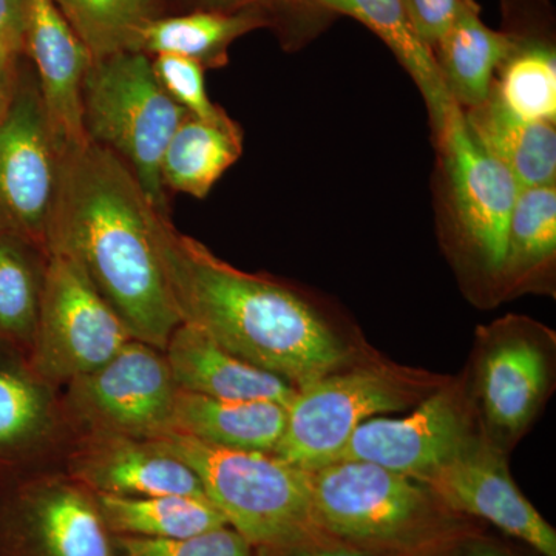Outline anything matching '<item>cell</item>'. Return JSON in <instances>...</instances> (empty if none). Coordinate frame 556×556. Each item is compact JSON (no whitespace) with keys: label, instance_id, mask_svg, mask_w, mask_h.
<instances>
[{"label":"cell","instance_id":"obj_33","mask_svg":"<svg viewBox=\"0 0 556 556\" xmlns=\"http://www.w3.org/2000/svg\"><path fill=\"white\" fill-rule=\"evenodd\" d=\"M25 0H0V67L13 68L24 50Z\"/></svg>","mask_w":556,"mask_h":556},{"label":"cell","instance_id":"obj_26","mask_svg":"<svg viewBox=\"0 0 556 556\" xmlns=\"http://www.w3.org/2000/svg\"><path fill=\"white\" fill-rule=\"evenodd\" d=\"M112 535L188 538L228 526L206 496L94 495Z\"/></svg>","mask_w":556,"mask_h":556},{"label":"cell","instance_id":"obj_12","mask_svg":"<svg viewBox=\"0 0 556 556\" xmlns=\"http://www.w3.org/2000/svg\"><path fill=\"white\" fill-rule=\"evenodd\" d=\"M481 434L466 380L448 379L407 416L365 420L332 464L361 460L422 482Z\"/></svg>","mask_w":556,"mask_h":556},{"label":"cell","instance_id":"obj_31","mask_svg":"<svg viewBox=\"0 0 556 556\" xmlns=\"http://www.w3.org/2000/svg\"><path fill=\"white\" fill-rule=\"evenodd\" d=\"M153 73L164 91L195 118L215 121L228 115L208 100L204 67L178 54H156Z\"/></svg>","mask_w":556,"mask_h":556},{"label":"cell","instance_id":"obj_5","mask_svg":"<svg viewBox=\"0 0 556 556\" xmlns=\"http://www.w3.org/2000/svg\"><path fill=\"white\" fill-rule=\"evenodd\" d=\"M448 382L393 364L350 365L298 388L273 455L305 471L331 466L365 420L415 408Z\"/></svg>","mask_w":556,"mask_h":556},{"label":"cell","instance_id":"obj_16","mask_svg":"<svg viewBox=\"0 0 556 556\" xmlns=\"http://www.w3.org/2000/svg\"><path fill=\"white\" fill-rule=\"evenodd\" d=\"M24 49L39 76V98L60 153L89 141L84 127V80L89 50L53 0H25Z\"/></svg>","mask_w":556,"mask_h":556},{"label":"cell","instance_id":"obj_9","mask_svg":"<svg viewBox=\"0 0 556 556\" xmlns=\"http://www.w3.org/2000/svg\"><path fill=\"white\" fill-rule=\"evenodd\" d=\"M61 394L73 437L155 441L172 430L178 388L163 351L131 339L108 364L72 380Z\"/></svg>","mask_w":556,"mask_h":556},{"label":"cell","instance_id":"obj_18","mask_svg":"<svg viewBox=\"0 0 556 556\" xmlns=\"http://www.w3.org/2000/svg\"><path fill=\"white\" fill-rule=\"evenodd\" d=\"M178 390L228 401H269L288 407L298 388L219 346L190 324H179L164 348Z\"/></svg>","mask_w":556,"mask_h":556},{"label":"cell","instance_id":"obj_32","mask_svg":"<svg viewBox=\"0 0 556 556\" xmlns=\"http://www.w3.org/2000/svg\"><path fill=\"white\" fill-rule=\"evenodd\" d=\"M416 35L431 50L452 27L463 0H402Z\"/></svg>","mask_w":556,"mask_h":556},{"label":"cell","instance_id":"obj_8","mask_svg":"<svg viewBox=\"0 0 556 556\" xmlns=\"http://www.w3.org/2000/svg\"><path fill=\"white\" fill-rule=\"evenodd\" d=\"M131 340L115 311L73 260L47 252L38 325L27 361L51 386H68L108 364Z\"/></svg>","mask_w":556,"mask_h":556},{"label":"cell","instance_id":"obj_2","mask_svg":"<svg viewBox=\"0 0 556 556\" xmlns=\"http://www.w3.org/2000/svg\"><path fill=\"white\" fill-rule=\"evenodd\" d=\"M152 207L129 167L89 138L61 155L46 254L73 260L131 339L164 351L181 320L153 247Z\"/></svg>","mask_w":556,"mask_h":556},{"label":"cell","instance_id":"obj_3","mask_svg":"<svg viewBox=\"0 0 556 556\" xmlns=\"http://www.w3.org/2000/svg\"><path fill=\"white\" fill-rule=\"evenodd\" d=\"M311 473L314 514L332 540L375 556H434L477 532L424 482L345 460Z\"/></svg>","mask_w":556,"mask_h":556},{"label":"cell","instance_id":"obj_24","mask_svg":"<svg viewBox=\"0 0 556 556\" xmlns=\"http://www.w3.org/2000/svg\"><path fill=\"white\" fill-rule=\"evenodd\" d=\"M243 152V134L229 115L215 121L188 115L172 135L163 161L161 181L164 189L206 199Z\"/></svg>","mask_w":556,"mask_h":556},{"label":"cell","instance_id":"obj_29","mask_svg":"<svg viewBox=\"0 0 556 556\" xmlns=\"http://www.w3.org/2000/svg\"><path fill=\"white\" fill-rule=\"evenodd\" d=\"M89 50L91 60L135 51L146 25L156 20L159 0H53Z\"/></svg>","mask_w":556,"mask_h":556},{"label":"cell","instance_id":"obj_1","mask_svg":"<svg viewBox=\"0 0 556 556\" xmlns=\"http://www.w3.org/2000/svg\"><path fill=\"white\" fill-rule=\"evenodd\" d=\"M150 233L181 324L302 388L353 365V350L308 299L223 262L150 208Z\"/></svg>","mask_w":556,"mask_h":556},{"label":"cell","instance_id":"obj_34","mask_svg":"<svg viewBox=\"0 0 556 556\" xmlns=\"http://www.w3.org/2000/svg\"><path fill=\"white\" fill-rule=\"evenodd\" d=\"M255 556H375L325 536L292 546L255 548Z\"/></svg>","mask_w":556,"mask_h":556},{"label":"cell","instance_id":"obj_19","mask_svg":"<svg viewBox=\"0 0 556 556\" xmlns=\"http://www.w3.org/2000/svg\"><path fill=\"white\" fill-rule=\"evenodd\" d=\"M287 426V407L269 401H228L178 390L172 430L237 452L273 453Z\"/></svg>","mask_w":556,"mask_h":556},{"label":"cell","instance_id":"obj_23","mask_svg":"<svg viewBox=\"0 0 556 556\" xmlns=\"http://www.w3.org/2000/svg\"><path fill=\"white\" fill-rule=\"evenodd\" d=\"M556 260V182L519 189L497 285L503 295L540 291Z\"/></svg>","mask_w":556,"mask_h":556},{"label":"cell","instance_id":"obj_36","mask_svg":"<svg viewBox=\"0 0 556 556\" xmlns=\"http://www.w3.org/2000/svg\"><path fill=\"white\" fill-rule=\"evenodd\" d=\"M195 2L212 11H240L266 9L270 0H195Z\"/></svg>","mask_w":556,"mask_h":556},{"label":"cell","instance_id":"obj_10","mask_svg":"<svg viewBox=\"0 0 556 556\" xmlns=\"http://www.w3.org/2000/svg\"><path fill=\"white\" fill-rule=\"evenodd\" d=\"M0 556H115L89 489L38 468L0 481Z\"/></svg>","mask_w":556,"mask_h":556},{"label":"cell","instance_id":"obj_38","mask_svg":"<svg viewBox=\"0 0 556 556\" xmlns=\"http://www.w3.org/2000/svg\"><path fill=\"white\" fill-rule=\"evenodd\" d=\"M273 2V0H270ZM276 2H283V3H311V0H276Z\"/></svg>","mask_w":556,"mask_h":556},{"label":"cell","instance_id":"obj_22","mask_svg":"<svg viewBox=\"0 0 556 556\" xmlns=\"http://www.w3.org/2000/svg\"><path fill=\"white\" fill-rule=\"evenodd\" d=\"M311 3L354 17L387 43L415 80L426 101L434 137H441L456 104L442 83L433 50L416 35L402 0H311Z\"/></svg>","mask_w":556,"mask_h":556},{"label":"cell","instance_id":"obj_37","mask_svg":"<svg viewBox=\"0 0 556 556\" xmlns=\"http://www.w3.org/2000/svg\"><path fill=\"white\" fill-rule=\"evenodd\" d=\"M11 101H13V90H11L10 72L0 67V121L5 116Z\"/></svg>","mask_w":556,"mask_h":556},{"label":"cell","instance_id":"obj_35","mask_svg":"<svg viewBox=\"0 0 556 556\" xmlns=\"http://www.w3.org/2000/svg\"><path fill=\"white\" fill-rule=\"evenodd\" d=\"M434 556H519L510 548L501 546L489 538L473 532L470 535L460 538L452 546Z\"/></svg>","mask_w":556,"mask_h":556},{"label":"cell","instance_id":"obj_25","mask_svg":"<svg viewBox=\"0 0 556 556\" xmlns=\"http://www.w3.org/2000/svg\"><path fill=\"white\" fill-rule=\"evenodd\" d=\"M265 9L240 11L203 10L185 16L156 17L139 35L135 51L178 54L203 65L218 68L228 64V50L233 40L268 24Z\"/></svg>","mask_w":556,"mask_h":556},{"label":"cell","instance_id":"obj_11","mask_svg":"<svg viewBox=\"0 0 556 556\" xmlns=\"http://www.w3.org/2000/svg\"><path fill=\"white\" fill-rule=\"evenodd\" d=\"M444 167L452 230L464 257L497 283L519 185L468 130L455 105L437 139Z\"/></svg>","mask_w":556,"mask_h":556},{"label":"cell","instance_id":"obj_17","mask_svg":"<svg viewBox=\"0 0 556 556\" xmlns=\"http://www.w3.org/2000/svg\"><path fill=\"white\" fill-rule=\"evenodd\" d=\"M70 439L58 388L0 345V481L46 467Z\"/></svg>","mask_w":556,"mask_h":556},{"label":"cell","instance_id":"obj_7","mask_svg":"<svg viewBox=\"0 0 556 556\" xmlns=\"http://www.w3.org/2000/svg\"><path fill=\"white\" fill-rule=\"evenodd\" d=\"M554 375L555 336L544 325L507 316L478 329L468 394L490 444L515 447L551 396Z\"/></svg>","mask_w":556,"mask_h":556},{"label":"cell","instance_id":"obj_6","mask_svg":"<svg viewBox=\"0 0 556 556\" xmlns=\"http://www.w3.org/2000/svg\"><path fill=\"white\" fill-rule=\"evenodd\" d=\"M84 127L135 175L156 211L166 214L161 161L172 135L189 115L153 73L141 51H121L91 61L83 91Z\"/></svg>","mask_w":556,"mask_h":556},{"label":"cell","instance_id":"obj_4","mask_svg":"<svg viewBox=\"0 0 556 556\" xmlns=\"http://www.w3.org/2000/svg\"><path fill=\"white\" fill-rule=\"evenodd\" d=\"M153 442L195 471L204 495L252 547H285L328 536L314 514L309 471L273 453L212 447L177 431Z\"/></svg>","mask_w":556,"mask_h":556},{"label":"cell","instance_id":"obj_30","mask_svg":"<svg viewBox=\"0 0 556 556\" xmlns=\"http://www.w3.org/2000/svg\"><path fill=\"white\" fill-rule=\"evenodd\" d=\"M115 556H255V548L232 527L188 538L113 535Z\"/></svg>","mask_w":556,"mask_h":556},{"label":"cell","instance_id":"obj_15","mask_svg":"<svg viewBox=\"0 0 556 556\" xmlns=\"http://www.w3.org/2000/svg\"><path fill=\"white\" fill-rule=\"evenodd\" d=\"M62 471L94 495L206 496L188 464L142 439L73 437L64 450Z\"/></svg>","mask_w":556,"mask_h":556},{"label":"cell","instance_id":"obj_13","mask_svg":"<svg viewBox=\"0 0 556 556\" xmlns=\"http://www.w3.org/2000/svg\"><path fill=\"white\" fill-rule=\"evenodd\" d=\"M61 153L33 90L14 94L0 121V229L46 255Z\"/></svg>","mask_w":556,"mask_h":556},{"label":"cell","instance_id":"obj_28","mask_svg":"<svg viewBox=\"0 0 556 556\" xmlns=\"http://www.w3.org/2000/svg\"><path fill=\"white\" fill-rule=\"evenodd\" d=\"M38 249L0 229V345L27 357L38 325L43 263ZM42 254V252H40Z\"/></svg>","mask_w":556,"mask_h":556},{"label":"cell","instance_id":"obj_21","mask_svg":"<svg viewBox=\"0 0 556 556\" xmlns=\"http://www.w3.org/2000/svg\"><path fill=\"white\" fill-rule=\"evenodd\" d=\"M508 49L507 33L486 27L477 0H463L452 27L433 47L442 83L457 108L473 109L489 98Z\"/></svg>","mask_w":556,"mask_h":556},{"label":"cell","instance_id":"obj_14","mask_svg":"<svg viewBox=\"0 0 556 556\" xmlns=\"http://www.w3.org/2000/svg\"><path fill=\"white\" fill-rule=\"evenodd\" d=\"M506 455L481 434L422 482L456 514L484 519L536 554L556 556L555 529L515 484Z\"/></svg>","mask_w":556,"mask_h":556},{"label":"cell","instance_id":"obj_20","mask_svg":"<svg viewBox=\"0 0 556 556\" xmlns=\"http://www.w3.org/2000/svg\"><path fill=\"white\" fill-rule=\"evenodd\" d=\"M463 113L478 144L514 175L519 188L556 182L555 123L522 118L493 87L482 104Z\"/></svg>","mask_w":556,"mask_h":556},{"label":"cell","instance_id":"obj_27","mask_svg":"<svg viewBox=\"0 0 556 556\" xmlns=\"http://www.w3.org/2000/svg\"><path fill=\"white\" fill-rule=\"evenodd\" d=\"M510 49L493 90L511 112L530 121H556V53L546 38L507 33Z\"/></svg>","mask_w":556,"mask_h":556}]
</instances>
